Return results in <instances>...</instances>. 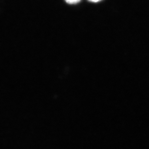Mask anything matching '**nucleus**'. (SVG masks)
<instances>
[{"label":"nucleus","mask_w":149,"mask_h":149,"mask_svg":"<svg viewBox=\"0 0 149 149\" xmlns=\"http://www.w3.org/2000/svg\"><path fill=\"white\" fill-rule=\"evenodd\" d=\"M65 1L69 4H75L80 1V0H65Z\"/></svg>","instance_id":"1"},{"label":"nucleus","mask_w":149,"mask_h":149,"mask_svg":"<svg viewBox=\"0 0 149 149\" xmlns=\"http://www.w3.org/2000/svg\"><path fill=\"white\" fill-rule=\"evenodd\" d=\"M91 1H92V2H94V3H97V2H98V1H101V0H89Z\"/></svg>","instance_id":"2"}]
</instances>
